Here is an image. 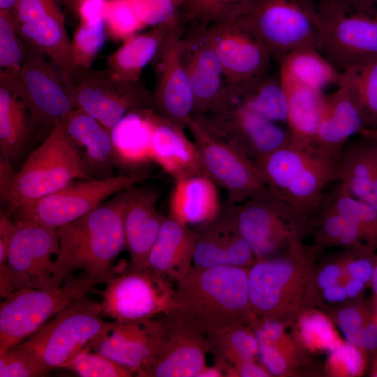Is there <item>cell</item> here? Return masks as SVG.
Returning a JSON list of instances; mask_svg holds the SVG:
<instances>
[{
	"label": "cell",
	"instance_id": "obj_1",
	"mask_svg": "<svg viewBox=\"0 0 377 377\" xmlns=\"http://www.w3.org/2000/svg\"><path fill=\"white\" fill-rule=\"evenodd\" d=\"M249 267H193L177 282L169 313L206 334L248 325Z\"/></svg>",
	"mask_w": 377,
	"mask_h": 377
},
{
	"label": "cell",
	"instance_id": "obj_2",
	"mask_svg": "<svg viewBox=\"0 0 377 377\" xmlns=\"http://www.w3.org/2000/svg\"><path fill=\"white\" fill-rule=\"evenodd\" d=\"M78 219L57 228L60 260L105 283L112 263L125 248L123 216L126 189Z\"/></svg>",
	"mask_w": 377,
	"mask_h": 377
},
{
	"label": "cell",
	"instance_id": "obj_3",
	"mask_svg": "<svg viewBox=\"0 0 377 377\" xmlns=\"http://www.w3.org/2000/svg\"><path fill=\"white\" fill-rule=\"evenodd\" d=\"M318 251L302 242L277 256L256 260L249 267V296L252 313L261 320L284 323L297 313L311 290L312 258Z\"/></svg>",
	"mask_w": 377,
	"mask_h": 377
},
{
	"label": "cell",
	"instance_id": "obj_4",
	"mask_svg": "<svg viewBox=\"0 0 377 377\" xmlns=\"http://www.w3.org/2000/svg\"><path fill=\"white\" fill-rule=\"evenodd\" d=\"M338 162L313 147L290 142L253 163L270 192L309 215L325 188L338 180Z\"/></svg>",
	"mask_w": 377,
	"mask_h": 377
},
{
	"label": "cell",
	"instance_id": "obj_5",
	"mask_svg": "<svg viewBox=\"0 0 377 377\" xmlns=\"http://www.w3.org/2000/svg\"><path fill=\"white\" fill-rule=\"evenodd\" d=\"M317 49L341 71L377 57V0H319Z\"/></svg>",
	"mask_w": 377,
	"mask_h": 377
},
{
	"label": "cell",
	"instance_id": "obj_6",
	"mask_svg": "<svg viewBox=\"0 0 377 377\" xmlns=\"http://www.w3.org/2000/svg\"><path fill=\"white\" fill-rule=\"evenodd\" d=\"M76 179L93 178L78 149L59 121L16 172L6 212L11 216Z\"/></svg>",
	"mask_w": 377,
	"mask_h": 377
},
{
	"label": "cell",
	"instance_id": "obj_7",
	"mask_svg": "<svg viewBox=\"0 0 377 377\" xmlns=\"http://www.w3.org/2000/svg\"><path fill=\"white\" fill-rule=\"evenodd\" d=\"M232 209L237 228L256 260L281 254L311 233L309 215L267 188L232 204Z\"/></svg>",
	"mask_w": 377,
	"mask_h": 377
},
{
	"label": "cell",
	"instance_id": "obj_8",
	"mask_svg": "<svg viewBox=\"0 0 377 377\" xmlns=\"http://www.w3.org/2000/svg\"><path fill=\"white\" fill-rule=\"evenodd\" d=\"M235 22L278 61L293 50L317 48L319 17L311 0H255Z\"/></svg>",
	"mask_w": 377,
	"mask_h": 377
},
{
	"label": "cell",
	"instance_id": "obj_9",
	"mask_svg": "<svg viewBox=\"0 0 377 377\" xmlns=\"http://www.w3.org/2000/svg\"><path fill=\"white\" fill-rule=\"evenodd\" d=\"M101 302L87 295L73 302L15 346L27 353L47 371L62 368L103 330Z\"/></svg>",
	"mask_w": 377,
	"mask_h": 377
},
{
	"label": "cell",
	"instance_id": "obj_10",
	"mask_svg": "<svg viewBox=\"0 0 377 377\" xmlns=\"http://www.w3.org/2000/svg\"><path fill=\"white\" fill-rule=\"evenodd\" d=\"M100 281L82 272L63 285L49 289H23L1 300L0 353L35 332L68 304L84 296Z\"/></svg>",
	"mask_w": 377,
	"mask_h": 377
},
{
	"label": "cell",
	"instance_id": "obj_11",
	"mask_svg": "<svg viewBox=\"0 0 377 377\" xmlns=\"http://www.w3.org/2000/svg\"><path fill=\"white\" fill-rule=\"evenodd\" d=\"M14 221L8 266L15 291L57 288L72 278L60 260L57 228L31 220Z\"/></svg>",
	"mask_w": 377,
	"mask_h": 377
},
{
	"label": "cell",
	"instance_id": "obj_12",
	"mask_svg": "<svg viewBox=\"0 0 377 377\" xmlns=\"http://www.w3.org/2000/svg\"><path fill=\"white\" fill-rule=\"evenodd\" d=\"M113 269L101 292L102 314L118 321L154 318L170 311L175 293L171 279L149 267Z\"/></svg>",
	"mask_w": 377,
	"mask_h": 377
},
{
	"label": "cell",
	"instance_id": "obj_13",
	"mask_svg": "<svg viewBox=\"0 0 377 377\" xmlns=\"http://www.w3.org/2000/svg\"><path fill=\"white\" fill-rule=\"evenodd\" d=\"M27 43L26 57L19 72L10 75L25 104L35 134L47 131L75 108L72 89L62 73L45 54Z\"/></svg>",
	"mask_w": 377,
	"mask_h": 377
},
{
	"label": "cell",
	"instance_id": "obj_14",
	"mask_svg": "<svg viewBox=\"0 0 377 377\" xmlns=\"http://www.w3.org/2000/svg\"><path fill=\"white\" fill-rule=\"evenodd\" d=\"M75 108L89 114L110 131L129 112L153 108L151 94L138 82H124L106 70L75 66L64 75Z\"/></svg>",
	"mask_w": 377,
	"mask_h": 377
},
{
	"label": "cell",
	"instance_id": "obj_15",
	"mask_svg": "<svg viewBox=\"0 0 377 377\" xmlns=\"http://www.w3.org/2000/svg\"><path fill=\"white\" fill-rule=\"evenodd\" d=\"M149 177V170L140 169L119 177L73 181L10 217L13 221L31 220L58 228L97 207L112 195Z\"/></svg>",
	"mask_w": 377,
	"mask_h": 377
},
{
	"label": "cell",
	"instance_id": "obj_16",
	"mask_svg": "<svg viewBox=\"0 0 377 377\" xmlns=\"http://www.w3.org/2000/svg\"><path fill=\"white\" fill-rule=\"evenodd\" d=\"M187 128L198 149L205 175L226 192L227 202L240 203L267 189L253 162L216 134L202 115H193Z\"/></svg>",
	"mask_w": 377,
	"mask_h": 377
},
{
	"label": "cell",
	"instance_id": "obj_17",
	"mask_svg": "<svg viewBox=\"0 0 377 377\" xmlns=\"http://www.w3.org/2000/svg\"><path fill=\"white\" fill-rule=\"evenodd\" d=\"M202 116L216 134L252 162L290 142L286 126L235 102L225 101Z\"/></svg>",
	"mask_w": 377,
	"mask_h": 377
},
{
	"label": "cell",
	"instance_id": "obj_18",
	"mask_svg": "<svg viewBox=\"0 0 377 377\" xmlns=\"http://www.w3.org/2000/svg\"><path fill=\"white\" fill-rule=\"evenodd\" d=\"M180 28L172 29L151 62L156 84L151 94L154 110L182 128L194 114L195 100L184 59V40Z\"/></svg>",
	"mask_w": 377,
	"mask_h": 377
},
{
	"label": "cell",
	"instance_id": "obj_19",
	"mask_svg": "<svg viewBox=\"0 0 377 377\" xmlns=\"http://www.w3.org/2000/svg\"><path fill=\"white\" fill-rule=\"evenodd\" d=\"M205 27L229 87L245 86L269 73L272 56L237 22Z\"/></svg>",
	"mask_w": 377,
	"mask_h": 377
},
{
	"label": "cell",
	"instance_id": "obj_20",
	"mask_svg": "<svg viewBox=\"0 0 377 377\" xmlns=\"http://www.w3.org/2000/svg\"><path fill=\"white\" fill-rule=\"evenodd\" d=\"M162 332V320H114L107 322L89 346L140 377L158 353Z\"/></svg>",
	"mask_w": 377,
	"mask_h": 377
},
{
	"label": "cell",
	"instance_id": "obj_21",
	"mask_svg": "<svg viewBox=\"0 0 377 377\" xmlns=\"http://www.w3.org/2000/svg\"><path fill=\"white\" fill-rule=\"evenodd\" d=\"M368 128L367 117L351 73L343 71L337 89L325 94L320 120L312 147L339 160L343 148L356 135Z\"/></svg>",
	"mask_w": 377,
	"mask_h": 377
},
{
	"label": "cell",
	"instance_id": "obj_22",
	"mask_svg": "<svg viewBox=\"0 0 377 377\" xmlns=\"http://www.w3.org/2000/svg\"><path fill=\"white\" fill-rule=\"evenodd\" d=\"M158 353L140 377H196L206 364L207 335L168 313Z\"/></svg>",
	"mask_w": 377,
	"mask_h": 377
},
{
	"label": "cell",
	"instance_id": "obj_23",
	"mask_svg": "<svg viewBox=\"0 0 377 377\" xmlns=\"http://www.w3.org/2000/svg\"><path fill=\"white\" fill-rule=\"evenodd\" d=\"M193 230L194 267H249L256 260L253 251L237 228L231 203L226 201L216 216Z\"/></svg>",
	"mask_w": 377,
	"mask_h": 377
},
{
	"label": "cell",
	"instance_id": "obj_24",
	"mask_svg": "<svg viewBox=\"0 0 377 377\" xmlns=\"http://www.w3.org/2000/svg\"><path fill=\"white\" fill-rule=\"evenodd\" d=\"M184 40V59L195 100L194 114L204 115L220 103L227 81L205 27L196 25Z\"/></svg>",
	"mask_w": 377,
	"mask_h": 377
},
{
	"label": "cell",
	"instance_id": "obj_25",
	"mask_svg": "<svg viewBox=\"0 0 377 377\" xmlns=\"http://www.w3.org/2000/svg\"><path fill=\"white\" fill-rule=\"evenodd\" d=\"M157 199L153 190L136 188L135 185L126 189L123 223L130 269L147 267L149 253L165 219L156 208Z\"/></svg>",
	"mask_w": 377,
	"mask_h": 377
},
{
	"label": "cell",
	"instance_id": "obj_26",
	"mask_svg": "<svg viewBox=\"0 0 377 377\" xmlns=\"http://www.w3.org/2000/svg\"><path fill=\"white\" fill-rule=\"evenodd\" d=\"M60 122L78 149L89 176L93 179L114 177L116 158L110 131L77 108L72 110Z\"/></svg>",
	"mask_w": 377,
	"mask_h": 377
},
{
	"label": "cell",
	"instance_id": "obj_27",
	"mask_svg": "<svg viewBox=\"0 0 377 377\" xmlns=\"http://www.w3.org/2000/svg\"><path fill=\"white\" fill-rule=\"evenodd\" d=\"M152 160L174 180L205 175L198 149L184 128L158 114H151Z\"/></svg>",
	"mask_w": 377,
	"mask_h": 377
},
{
	"label": "cell",
	"instance_id": "obj_28",
	"mask_svg": "<svg viewBox=\"0 0 377 377\" xmlns=\"http://www.w3.org/2000/svg\"><path fill=\"white\" fill-rule=\"evenodd\" d=\"M338 180L354 198L377 209V145L365 133L349 140L338 162Z\"/></svg>",
	"mask_w": 377,
	"mask_h": 377
},
{
	"label": "cell",
	"instance_id": "obj_29",
	"mask_svg": "<svg viewBox=\"0 0 377 377\" xmlns=\"http://www.w3.org/2000/svg\"><path fill=\"white\" fill-rule=\"evenodd\" d=\"M193 228L167 216L150 250L147 267L179 282L193 267Z\"/></svg>",
	"mask_w": 377,
	"mask_h": 377
},
{
	"label": "cell",
	"instance_id": "obj_30",
	"mask_svg": "<svg viewBox=\"0 0 377 377\" xmlns=\"http://www.w3.org/2000/svg\"><path fill=\"white\" fill-rule=\"evenodd\" d=\"M169 216L186 226H198L216 216L221 208L216 184L200 175L175 182Z\"/></svg>",
	"mask_w": 377,
	"mask_h": 377
},
{
	"label": "cell",
	"instance_id": "obj_31",
	"mask_svg": "<svg viewBox=\"0 0 377 377\" xmlns=\"http://www.w3.org/2000/svg\"><path fill=\"white\" fill-rule=\"evenodd\" d=\"M34 134L29 111L12 78L0 73L1 158L17 159Z\"/></svg>",
	"mask_w": 377,
	"mask_h": 377
},
{
	"label": "cell",
	"instance_id": "obj_32",
	"mask_svg": "<svg viewBox=\"0 0 377 377\" xmlns=\"http://www.w3.org/2000/svg\"><path fill=\"white\" fill-rule=\"evenodd\" d=\"M288 100L287 128L290 143L312 147L324 108V91L304 86L279 71Z\"/></svg>",
	"mask_w": 377,
	"mask_h": 377
},
{
	"label": "cell",
	"instance_id": "obj_33",
	"mask_svg": "<svg viewBox=\"0 0 377 377\" xmlns=\"http://www.w3.org/2000/svg\"><path fill=\"white\" fill-rule=\"evenodd\" d=\"M179 26L163 24L142 34L133 35L107 59L106 71L124 82H138L142 69L156 57L169 32Z\"/></svg>",
	"mask_w": 377,
	"mask_h": 377
},
{
	"label": "cell",
	"instance_id": "obj_34",
	"mask_svg": "<svg viewBox=\"0 0 377 377\" xmlns=\"http://www.w3.org/2000/svg\"><path fill=\"white\" fill-rule=\"evenodd\" d=\"M153 108L132 111L111 130L116 164L137 170L153 161Z\"/></svg>",
	"mask_w": 377,
	"mask_h": 377
},
{
	"label": "cell",
	"instance_id": "obj_35",
	"mask_svg": "<svg viewBox=\"0 0 377 377\" xmlns=\"http://www.w3.org/2000/svg\"><path fill=\"white\" fill-rule=\"evenodd\" d=\"M222 101L243 105L267 119L287 127L288 100L279 73H269L242 87H229Z\"/></svg>",
	"mask_w": 377,
	"mask_h": 377
},
{
	"label": "cell",
	"instance_id": "obj_36",
	"mask_svg": "<svg viewBox=\"0 0 377 377\" xmlns=\"http://www.w3.org/2000/svg\"><path fill=\"white\" fill-rule=\"evenodd\" d=\"M279 71L307 87L322 91L341 83L339 70L316 47H306L290 52L279 61Z\"/></svg>",
	"mask_w": 377,
	"mask_h": 377
},
{
	"label": "cell",
	"instance_id": "obj_37",
	"mask_svg": "<svg viewBox=\"0 0 377 377\" xmlns=\"http://www.w3.org/2000/svg\"><path fill=\"white\" fill-rule=\"evenodd\" d=\"M214 364L225 372L258 357V343L252 329L242 325L219 334H207Z\"/></svg>",
	"mask_w": 377,
	"mask_h": 377
},
{
	"label": "cell",
	"instance_id": "obj_38",
	"mask_svg": "<svg viewBox=\"0 0 377 377\" xmlns=\"http://www.w3.org/2000/svg\"><path fill=\"white\" fill-rule=\"evenodd\" d=\"M255 0H186L180 13V23L195 22L208 27L232 22L245 15Z\"/></svg>",
	"mask_w": 377,
	"mask_h": 377
},
{
	"label": "cell",
	"instance_id": "obj_39",
	"mask_svg": "<svg viewBox=\"0 0 377 377\" xmlns=\"http://www.w3.org/2000/svg\"><path fill=\"white\" fill-rule=\"evenodd\" d=\"M328 193L339 212L360 230L364 244L377 249V209L352 197L339 184Z\"/></svg>",
	"mask_w": 377,
	"mask_h": 377
},
{
	"label": "cell",
	"instance_id": "obj_40",
	"mask_svg": "<svg viewBox=\"0 0 377 377\" xmlns=\"http://www.w3.org/2000/svg\"><path fill=\"white\" fill-rule=\"evenodd\" d=\"M297 329L302 343L311 350L330 352L341 342L330 320L314 310L306 311L300 316Z\"/></svg>",
	"mask_w": 377,
	"mask_h": 377
},
{
	"label": "cell",
	"instance_id": "obj_41",
	"mask_svg": "<svg viewBox=\"0 0 377 377\" xmlns=\"http://www.w3.org/2000/svg\"><path fill=\"white\" fill-rule=\"evenodd\" d=\"M62 368L81 377H130L135 374L87 346L76 353Z\"/></svg>",
	"mask_w": 377,
	"mask_h": 377
},
{
	"label": "cell",
	"instance_id": "obj_42",
	"mask_svg": "<svg viewBox=\"0 0 377 377\" xmlns=\"http://www.w3.org/2000/svg\"><path fill=\"white\" fill-rule=\"evenodd\" d=\"M106 36L104 20L80 23L71 40V52L75 66L91 68L103 45Z\"/></svg>",
	"mask_w": 377,
	"mask_h": 377
},
{
	"label": "cell",
	"instance_id": "obj_43",
	"mask_svg": "<svg viewBox=\"0 0 377 377\" xmlns=\"http://www.w3.org/2000/svg\"><path fill=\"white\" fill-rule=\"evenodd\" d=\"M106 35L124 40L145 27L129 0H107L103 13Z\"/></svg>",
	"mask_w": 377,
	"mask_h": 377
},
{
	"label": "cell",
	"instance_id": "obj_44",
	"mask_svg": "<svg viewBox=\"0 0 377 377\" xmlns=\"http://www.w3.org/2000/svg\"><path fill=\"white\" fill-rule=\"evenodd\" d=\"M27 50L26 42L16 32L12 10H0V72H18Z\"/></svg>",
	"mask_w": 377,
	"mask_h": 377
},
{
	"label": "cell",
	"instance_id": "obj_45",
	"mask_svg": "<svg viewBox=\"0 0 377 377\" xmlns=\"http://www.w3.org/2000/svg\"><path fill=\"white\" fill-rule=\"evenodd\" d=\"M363 107L368 128H377V57L348 69Z\"/></svg>",
	"mask_w": 377,
	"mask_h": 377
},
{
	"label": "cell",
	"instance_id": "obj_46",
	"mask_svg": "<svg viewBox=\"0 0 377 377\" xmlns=\"http://www.w3.org/2000/svg\"><path fill=\"white\" fill-rule=\"evenodd\" d=\"M145 27L163 24L179 26L180 13L186 0H129Z\"/></svg>",
	"mask_w": 377,
	"mask_h": 377
},
{
	"label": "cell",
	"instance_id": "obj_47",
	"mask_svg": "<svg viewBox=\"0 0 377 377\" xmlns=\"http://www.w3.org/2000/svg\"><path fill=\"white\" fill-rule=\"evenodd\" d=\"M248 325L252 329L258 343V357L271 376H281L288 374L292 362L267 337L251 318Z\"/></svg>",
	"mask_w": 377,
	"mask_h": 377
},
{
	"label": "cell",
	"instance_id": "obj_48",
	"mask_svg": "<svg viewBox=\"0 0 377 377\" xmlns=\"http://www.w3.org/2000/svg\"><path fill=\"white\" fill-rule=\"evenodd\" d=\"M364 350L348 342H341L330 351L328 366L334 374L346 376L362 375L365 369Z\"/></svg>",
	"mask_w": 377,
	"mask_h": 377
},
{
	"label": "cell",
	"instance_id": "obj_49",
	"mask_svg": "<svg viewBox=\"0 0 377 377\" xmlns=\"http://www.w3.org/2000/svg\"><path fill=\"white\" fill-rule=\"evenodd\" d=\"M47 372L34 358L17 346L0 353V377H36Z\"/></svg>",
	"mask_w": 377,
	"mask_h": 377
},
{
	"label": "cell",
	"instance_id": "obj_50",
	"mask_svg": "<svg viewBox=\"0 0 377 377\" xmlns=\"http://www.w3.org/2000/svg\"><path fill=\"white\" fill-rule=\"evenodd\" d=\"M376 319L368 309L360 304L341 309L336 317V323L347 342L357 346L369 325Z\"/></svg>",
	"mask_w": 377,
	"mask_h": 377
},
{
	"label": "cell",
	"instance_id": "obj_51",
	"mask_svg": "<svg viewBox=\"0 0 377 377\" xmlns=\"http://www.w3.org/2000/svg\"><path fill=\"white\" fill-rule=\"evenodd\" d=\"M346 275L344 268V253L337 261L329 263L322 268L316 276L318 287L322 290L334 284L341 283Z\"/></svg>",
	"mask_w": 377,
	"mask_h": 377
},
{
	"label": "cell",
	"instance_id": "obj_52",
	"mask_svg": "<svg viewBox=\"0 0 377 377\" xmlns=\"http://www.w3.org/2000/svg\"><path fill=\"white\" fill-rule=\"evenodd\" d=\"M107 0H77V13L80 23L93 22L103 19Z\"/></svg>",
	"mask_w": 377,
	"mask_h": 377
},
{
	"label": "cell",
	"instance_id": "obj_53",
	"mask_svg": "<svg viewBox=\"0 0 377 377\" xmlns=\"http://www.w3.org/2000/svg\"><path fill=\"white\" fill-rule=\"evenodd\" d=\"M227 377H267L271 376L267 369L255 360L243 362L228 369L225 372Z\"/></svg>",
	"mask_w": 377,
	"mask_h": 377
},
{
	"label": "cell",
	"instance_id": "obj_54",
	"mask_svg": "<svg viewBox=\"0 0 377 377\" xmlns=\"http://www.w3.org/2000/svg\"><path fill=\"white\" fill-rule=\"evenodd\" d=\"M16 175L11 161L1 158L0 161V194L3 203L7 204L10 189Z\"/></svg>",
	"mask_w": 377,
	"mask_h": 377
},
{
	"label": "cell",
	"instance_id": "obj_55",
	"mask_svg": "<svg viewBox=\"0 0 377 377\" xmlns=\"http://www.w3.org/2000/svg\"><path fill=\"white\" fill-rule=\"evenodd\" d=\"M323 297L328 302H342L347 299L344 286L339 283L323 290Z\"/></svg>",
	"mask_w": 377,
	"mask_h": 377
},
{
	"label": "cell",
	"instance_id": "obj_56",
	"mask_svg": "<svg viewBox=\"0 0 377 377\" xmlns=\"http://www.w3.org/2000/svg\"><path fill=\"white\" fill-rule=\"evenodd\" d=\"M366 285L360 280L347 278L343 283L347 298L354 299L358 297L364 290Z\"/></svg>",
	"mask_w": 377,
	"mask_h": 377
},
{
	"label": "cell",
	"instance_id": "obj_57",
	"mask_svg": "<svg viewBox=\"0 0 377 377\" xmlns=\"http://www.w3.org/2000/svg\"><path fill=\"white\" fill-rule=\"evenodd\" d=\"M223 371L216 365L207 366L205 364L198 372L196 377H223Z\"/></svg>",
	"mask_w": 377,
	"mask_h": 377
},
{
	"label": "cell",
	"instance_id": "obj_58",
	"mask_svg": "<svg viewBox=\"0 0 377 377\" xmlns=\"http://www.w3.org/2000/svg\"><path fill=\"white\" fill-rule=\"evenodd\" d=\"M16 0H0V10H12Z\"/></svg>",
	"mask_w": 377,
	"mask_h": 377
},
{
	"label": "cell",
	"instance_id": "obj_59",
	"mask_svg": "<svg viewBox=\"0 0 377 377\" xmlns=\"http://www.w3.org/2000/svg\"><path fill=\"white\" fill-rule=\"evenodd\" d=\"M371 286L372 290L377 296V260L375 264L372 278L369 284Z\"/></svg>",
	"mask_w": 377,
	"mask_h": 377
},
{
	"label": "cell",
	"instance_id": "obj_60",
	"mask_svg": "<svg viewBox=\"0 0 377 377\" xmlns=\"http://www.w3.org/2000/svg\"><path fill=\"white\" fill-rule=\"evenodd\" d=\"M362 133H365L371 137L377 145V128H367L364 130Z\"/></svg>",
	"mask_w": 377,
	"mask_h": 377
},
{
	"label": "cell",
	"instance_id": "obj_61",
	"mask_svg": "<svg viewBox=\"0 0 377 377\" xmlns=\"http://www.w3.org/2000/svg\"><path fill=\"white\" fill-rule=\"evenodd\" d=\"M375 357L376 358L374 362L371 374L373 376L377 377V355Z\"/></svg>",
	"mask_w": 377,
	"mask_h": 377
},
{
	"label": "cell",
	"instance_id": "obj_62",
	"mask_svg": "<svg viewBox=\"0 0 377 377\" xmlns=\"http://www.w3.org/2000/svg\"><path fill=\"white\" fill-rule=\"evenodd\" d=\"M375 316H376V319H377V312H376V314Z\"/></svg>",
	"mask_w": 377,
	"mask_h": 377
}]
</instances>
